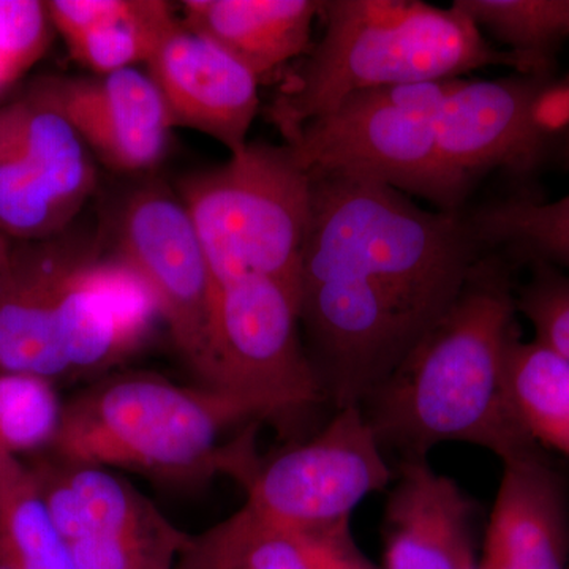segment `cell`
<instances>
[{
	"label": "cell",
	"mask_w": 569,
	"mask_h": 569,
	"mask_svg": "<svg viewBox=\"0 0 569 569\" xmlns=\"http://www.w3.org/2000/svg\"><path fill=\"white\" fill-rule=\"evenodd\" d=\"M299 318L353 372L397 365L458 298L488 250L463 212L425 209L356 176L309 173Z\"/></svg>",
	"instance_id": "1"
},
{
	"label": "cell",
	"mask_w": 569,
	"mask_h": 569,
	"mask_svg": "<svg viewBox=\"0 0 569 569\" xmlns=\"http://www.w3.org/2000/svg\"><path fill=\"white\" fill-rule=\"evenodd\" d=\"M512 272L500 254H482L447 312L362 400L380 445L410 460L452 441L501 462L539 448L509 400L508 353L519 337Z\"/></svg>",
	"instance_id": "2"
},
{
	"label": "cell",
	"mask_w": 569,
	"mask_h": 569,
	"mask_svg": "<svg viewBox=\"0 0 569 569\" xmlns=\"http://www.w3.org/2000/svg\"><path fill=\"white\" fill-rule=\"evenodd\" d=\"M320 17L323 36L268 108L284 141L356 92L455 80L486 67L527 74L455 2L325 0Z\"/></svg>",
	"instance_id": "3"
},
{
	"label": "cell",
	"mask_w": 569,
	"mask_h": 569,
	"mask_svg": "<svg viewBox=\"0 0 569 569\" xmlns=\"http://www.w3.org/2000/svg\"><path fill=\"white\" fill-rule=\"evenodd\" d=\"M271 415L212 387H183L152 372H112L63 402L59 458L137 471L162 481L233 475L244 485L258 458L254 429L223 445L231 427Z\"/></svg>",
	"instance_id": "4"
},
{
	"label": "cell",
	"mask_w": 569,
	"mask_h": 569,
	"mask_svg": "<svg viewBox=\"0 0 569 569\" xmlns=\"http://www.w3.org/2000/svg\"><path fill=\"white\" fill-rule=\"evenodd\" d=\"M179 200L203 247L212 290L257 274L301 298L310 176L287 142H249L227 163L187 176Z\"/></svg>",
	"instance_id": "5"
},
{
	"label": "cell",
	"mask_w": 569,
	"mask_h": 569,
	"mask_svg": "<svg viewBox=\"0 0 569 569\" xmlns=\"http://www.w3.org/2000/svg\"><path fill=\"white\" fill-rule=\"evenodd\" d=\"M455 80L356 92L287 141L307 173L370 179L433 209L463 212L471 187L438 146V116Z\"/></svg>",
	"instance_id": "6"
},
{
	"label": "cell",
	"mask_w": 569,
	"mask_h": 569,
	"mask_svg": "<svg viewBox=\"0 0 569 569\" xmlns=\"http://www.w3.org/2000/svg\"><path fill=\"white\" fill-rule=\"evenodd\" d=\"M438 146L452 173L473 189L501 173L519 183L569 164V86L563 74L459 78L438 116Z\"/></svg>",
	"instance_id": "7"
},
{
	"label": "cell",
	"mask_w": 569,
	"mask_h": 569,
	"mask_svg": "<svg viewBox=\"0 0 569 569\" xmlns=\"http://www.w3.org/2000/svg\"><path fill=\"white\" fill-rule=\"evenodd\" d=\"M299 298L269 277L213 288L201 385L260 403L271 417L325 396L299 336Z\"/></svg>",
	"instance_id": "8"
},
{
	"label": "cell",
	"mask_w": 569,
	"mask_h": 569,
	"mask_svg": "<svg viewBox=\"0 0 569 569\" xmlns=\"http://www.w3.org/2000/svg\"><path fill=\"white\" fill-rule=\"evenodd\" d=\"M391 478L361 403H350L316 437L258 459L244 482L246 507L284 526L336 529L350 526L358 505Z\"/></svg>",
	"instance_id": "9"
},
{
	"label": "cell",
	"mask_w": 569,
	"mask_h": 569,
	"mask_svg": "<svg viewBox=\"0 0 569 569\" xmlns=\"http://www.w3.org/2000/svg\"><path fill=\"white\" fill-rule=\"evenodd\" d=\"M118 257L151 287L176 348L200 377L212 279L203 247L179 197L160 187L134 193L123 211Z\"/></svg>",
	"instance_id": "10"
},
{
	"label": "cell",
	"mask_w": 569,
	"mask_h": 569,
	"mask_svg": "<svg viewBox=\"0 0 569 569\" xmlns=\"http://www.w3.org/2000/svg\"><path fill=\"white\" fill-rule=\"evenodd\" d=\"M163 321L159 301L122 258L69 253L58 287L59 337L69 380H99L137 353Z\"/></svg>",
	"instance_id": "11"
},
{
	"label": "cell",
	"mask_w": 569,
	"mask_h": 569,
	"mask_svg": "<svg viewBox=\"0 0 569 569\" xmlns=\"http://www.w3.org/2000/svg\"><path fill=\"white\" fill-rule=\"evenodd\" d=\"M28 96L61 114L111 170H152L167 153L173 127L156 82L144 71L43 77L33 81Z\"/></svg>",
	"instance_id": "12"
},
{
	"label": "cell",
	"mask_w": 569,
	"mask_h": 569,
	"mask_svg": "<svg viewBox=\"0 0 569 569\" xmlns=\"http://www.w3.org/2000/svg\"><path fill=\"white\" fill-rule=\"evenodd\" d=\"M171 127L208 134L244 151L260 111V80L233 54L179 22L146 63Z\"/></svg>",
	"instance_id": "13"
},
{
	"label": "cell",
	"mask_w": 569,
	"mask_h": 569,
	"mask_svg": "<svg viewBox=\"0 0 569 569\" xmlns=\"http://www.w3.org/2000/svg\"><path fill=\"white\" fill-rule=\"evenodd\" d=\"M501 463L477 569H568V478L541 448Z\"/></svg>",
	"instance_id": "14"
},
{
	"label": "cell",
	"mask_w": 569,
	"mask_h": 569,
	"mask_svg": "<svg viewBox=\"0 0 569 569\" xmlns=\"http://www.w3.org/2000/svg\"><path fill=\"white\" fill-rule=\"evenodd\" d=\"M473 518L458 482L406 460L385 508V569H477Z\"/></svg>",
	"instance_id": "15"
},
{
	"label": "cell",
	"mask_w": 569,
	"mask_h": 569,
	"mask_svg": "<svg viewBox=\"0 0 569 569\" xmlns=\"http://www.w3.org/2000/svg\"><path fill=\"white\" fill-rule=\"evenodd\" d=\"M69 252L52 239L13 246L0 282V373L69 380L58 326L59 279Z\"/></svg>",
	"instance_id": "16"
},
{
	"label": "cell",
	"mask_w": 569,
	"mask_h": 569,
	"mask_svg": "<svg viewBox=\"0 0 569 569\" xmlns=\"http://www.w3.org/2000/svg\"><path fill=\"white\" fill-rule=\"evenodd\" d=\"M190 549L208 569H377L356 546L350 526L299 529L246 505L193 538Z\"/></svg>",
	"instance_id": "17"
},
{
	"label": "cell",
	"mask_w": 569,
	"mask_h": 569,
	"mask_svg": "<svg viewBox=\"0 0 569 569\" xmlns=\"http://www.w3.org/2000/svg\"><path fill=\"white\" fill-rule=\"evenodd\" d=\"M320 0H186L182 24L244 63L258 80L312 50Z\"/></svg>",
	"instance_id": "18"
},
{
	"label": "cell",
	"mask_w": 569,
	"mask_h": 569,
	"mask_svg": "<svg viewBox=\"0 0 569 569\" xmlns=\"http://www.w3.org/2000/svg\"><path fill=\"white\" fill-rule=\"evenodd\" d=\"M28 466L67 545L151 529L167 520L149 498L110 468L74 462L51 451L32 456Z\"/></svg>",
	"instance_id": "19"
},
{
	"label": "cell",
	"mask_w": 569,
	"mask_h": 569,
	"mask_svg": "<svg viewBox=\"0 0 569 569\" xmlns=\"http://www.w3.org/2000/svg\"><path fill=\"white\" fill-rule=\"evenodd\" d=\"M467 216L486 250L515 268L548 264L569 274V193L556 201L518 194Z\"/></svg>",
	"instance_id": "20"
},
{
	"label": "cell",
	"mask_w": 569,
	"mask_h": 569,
	"mask_svg": "<svg viewBox=\"0 0 569 569\" xmlns=\"http://www.w3.org/2000/svg\"><path fill=\"white\" fill-rule=\"evenodd\" d=\"M0 563L7 569H78L28 463L0 452Z\"/></svg>",
	"instance_id": "21"
},
{
	"label": "cell",
	"mask_w": 569,
	"mask_h": 569,
	"mask_svg": "<svg viewBox=\"0 0 569 569\" xmlns=\"http://www.w3.org/2000/svg\"><path fill=\"white\" fill-rule=\"evenodd\" d=\"M507 383L527 436L545 451L569 458V361L518 337L509 348Z\"/></svg>",
	"instance_id": "22"
},
{
	"label": "cell",
	"mask_w": 569,
	"mask_h": 569,
	"mask_svg": "<svg viewBox=\"0 0 569 569\" xmlns=\"http://www.w3.org/2000/svg\"><path fill=\"white\" fill-rule=\"evenodd\" d=\"M482 33L526 67L527 74L557 77L568 40V0H455Z\"/></svg>",
	"instance_id": "23"
},
{
	"label": "cell",
	"mask_w": 569,
	"mask_h": 569,
	"mask_svg": "<svg viewBox=\"0 0 569 569\" xmlns=\"http://www.w3.org/2000/svg\"><path fill=\"white\" fill-rule=\"evenodd\" d=\"M73 219L22 152L0 110V233L18 242L48 241Z\"/></svg>",
	"instance_id": "24"
},
{
	"label": "cell",
	"mask_w": 569,
	"mask_h": 569,
	"mask_svg": "<svg viewBox=\"0 0 569 569\" xmlns=\"http://www.w3.org/2000/svg\"><path fill=\"white\" fill-rule=\"evenodd\" d=\"M179 22L170 2L142 0L130 17L66 43L73 61L93 74H110L137 69L138 63L146 66Z\"/></svg>",
	"instance_id": "25"
},
{
	"label": "cell",
	"mask_w": 569,
	"mask_h": 569,
	"mask_svg": "<svg viewBox=\"0 0 569 569\" xmlns=\"http://www.w3.org/2000/svg\"><path fill=\"white\" fill-rule=\"evenodd\" d=\"M63 400L56 383L24 373H0V452L22 458L50 451Z\"/></svg>",
	"instance_id": "26"
},
{
	"label": "cell",
	"mask_w": 569,
	"mask_h": 569,
	"mask_svg": "<svg viewBox=\"0 0 569 569\" xmlns=\"http://www.w3.org/2000/svg\"><path fill=\"white\" fill-rule=\"evenodd\" d=\"M193 538L170 520L151 529L70 542L78 569H174Z\"/></svg>",
	"instance_id": "27"
},
{
	"label": "cell",
	"mask_w": 569,
	"mask_h": 569,
	"mask_svg": "<svg viewBox=\"0 0 569 569\" xmlns=\"http://www.w3.org/2000/svg\"><path fill=\"white\" fill-rule=\"evenodd\" d=\"M516 288V306L533 326L537 342L569 361V274L548 264L530 266Z\"/></svg>",
	"instance_id": "28"
},
{
	"label": "cell",
	"mask_w": 569,
	"mask_h": 569,
	"mask_svg": "<svg viewBox=\"0 0 569 569\" xmlns=\"http://www.w3.org/2000/svg\"><path fill=\"white\" fill-rule=\"evenodd\" d=\"M51 29L47 2L0 0V59L20 77L47 51Z\"/></svg>",
	"instance_id": "29"
},
{
	"label": "cell",
	"mask_w": 569,
	"mask_h": 569,
	"mask_svg": "<svg viewBox=\"0 0 569 569\" xmlns=\"http://www.w3.org/2000/svg\"><path fill=\"white\" fill-rule=\"evenodd\" d=\"M142 0H51L47 2L52 28L63 40L121 21L140 9Z\"/></svg>",
	"instance_id": "30"
},
{
	"label": "cell",
	"mask_w": 569,
	"mask_h": 569,
	"mask_svg": "<svg viewBox=\"0 0 569 569\" xmlns=\"http://www.w3.org/2000/svg\"><path fill=\"white\" fill-rule=\"evenodd\" d=\"M13 241L0 233V282L6 276L7 268L10 264L11 252H13Z\"/></svg>",
	"instance_id": "31"
},
{
	"label": "cell",
	"mask_w": 569,
	"mask_h": 569,
	"mask_svg": "<svg viewBox=\"0 0 569 569\" xmlns=\"http://www.w3.org/2000/svg\"><path fill=\"white\" fill-rule=\"evenodd\" d=\"M190 548H192V546H190ZM190 548L179 557L178 565H176L174 569H208L193 556L192 549Z\"/></svg>",
	"instance_id": "32"
},
{
	"label": "cell",
	"mask_w": 569,
	"mask_h": 569,
	"mask_svg": "<svg viewBox=\"0 0 569 569\" xmlns=\"http://www.w3.org/2000/svg\"><path fill=\"white\" fill-rule=\"evenodd\" d=\"M17 78L18 74L14 73V71L11 70L10 67L2 61V59H0V91H3V89L17 80Z\"/></svg>",
	"instance_id": "33"
},
{
	"label": "cell",
	"mask_w": 569,
	"mask_h": 569,
	"mask_svg": "<svg viewBox=\"0 0 569 569\" xmlns=\"http://www.w3.org/2000/svg\"><path fill=\"white\" fill-rule=\"evenodd\" d=\"M568 7H569V0H568ZM568 39H569V18H568ZM563 80L568 82L569 86V70L567 73L563 74Z\"/></svg>",
	"instance_id": "34"
},
{
	"label": "cell",
	"mask_w": 569,
	"mask_h": 569,
	"mask_svg": "<svg viewBox=\"0 0 569 569\" xmlns=\"http://www.w3.org/2000/svg\"><path fill=\"white\" fill-rule=\"evenodd\" d=\"M0 569H7V568H6V567H3V565H2V563H0Z\"/></svg>",
	"instance_id": "35"
}]
</instances>
